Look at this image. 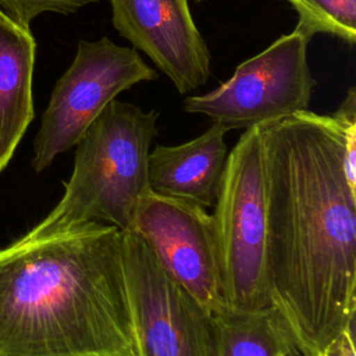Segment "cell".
<instances>
[{"mask_svg":"<svg viewBox=\"0 0 356 356\" xmlns=\"http://www.w3.org/2000/svg\"><path fill=\"white\" fill-rule=\"evenodd\" d=\"M213 218L227 306L246 312L274 307L268 281V179L260 127L245 129L228 153Z\"/></svg>","mask_w":356,"mask_h":356,"instance_id":"4","label":"cell"},{"mask_svg":"<svg viewBox=\"0 0 356 356\" xmlns=\"http://www.w3.org/2000/svg\"><path fill=\"white\" fill-rule=\"evenodd\" d=\"M309 39L282 35L266 50L241 63L232 76L206 95L189 96L184 107L213 124L249 129L307 110L316 81L307 64Z\"/></svg>","mask_w":356,"mask_h":356,"instance_id":"7","label":"cell"},{"mask_svg":"<svg viewBox=\"0 0 356 356\" xmlns=\"http://www.w3.org/2000/svg\"><path fill=\"white\" fill-rule=\"evenodd\" d=\"M100 0H0V8L17 24L28 26L42 13L72 14Z\"/></svg>","mask_w":356,"mask_h":356,"instance_id":"14","label":"cell"},{"mask_svg":"<svg viewBox=\"0 0 356 356\" xmlns=\"http://www.w3.org/2000/svg\"><path fill=\"white\" fill-rule=\"evenodd\" d=\"M195 1H197V3H199V1H204V0H195Z\"/></svg>","mask_w":356,"mask_h":356,"instance_id":"16","label":"cell"},{"mask_svg":"<svg viewBox=\"0 0 356 356\" xmlns=\"http://www.w3.org/2000/svg\"><path fill=\"white\" fill-rule=\"evenodd\" d=\"M0 356H135L117 227L92 221L0 249Z\"/></svg>","mask_w":356,"mask_h":356,"instance_id":"2","label":"cell"},{"mask_svg":"<svg viewBox=\"0 0 356 356\" xmlns=\"http://www.w3.org/2000/svg\"><path fill=\"white\" fill-rule=\"evenodd\" d=\"M314 356H321V355H314Z\"/></svg>","mask_w":356,"mask_h":356,"instance_id":"17","label":"cell"},{"mask_svg":"<svg viewBox=\"0 0 356 356\" xmlns=\"http://www.w3.org/2000/svg\"><path fill=\"white\" fill-rule=\"evenodd\" d=\"M132 231L145 239L164 271L210 316L227 306L216 224L204 207L150 189L136 206Z\"/></svg>","mask_w":356,"mask_h":356,"instance_id":"8","label":"cell"},{"mask_svg":"<svg viewBox=\"0 0 356 356\" xmlns=\"http://www.w3.org/2000/svg\"><path fill=\"white\" fill-rule=\"evenodd\" d=\"M321 356H356L355 350V320L348 324L320 353Z\"/></svg>","mask_w":356,"mask_h":356,"instance_id":"15","label":"cell"},{"mask_svg":"<svg viewBox=\"0 0 356 356\" xmlns=\"http://www.w3.org/2000/svg\"><path fill=\"white\" fill-rule=\"evenodd\" d=\"M295 356H300V355H295Z\"/></svg>","mask_w":356,"mask_h":356,"instance_id":"18","label":"cell"},{"mask_svg":"<svg viewBox=\"0 0 356 356\" xmlns=\"http://www.w3.org/2000/svg\"><path fill=\"white\" fill-rule=\"evenodd\" d=\"M157 72L134 47L118 46L108 38L79 40L71 65L56 82L40 128L33 140L32 165L36 172L74 147L104 107L120 93Z\"/></svg>","mask_w":356,"mask_h":356,"instance_id":"5","label":"cell"},{"mask_svg":"<svg viewBox=\"0 0 356 356\" xmlns=\"http://www.w3.org/2000/svg\"><path fill=\"white\" fill-rule=\"evenodd\" d=\"M225 134L222 127L213 124L185 143L157 145L147 159L150 189L204 209L214 207L228 157Z\"/></svg>","mask_w":356,"mask_h":356,"instance_id":"10","label":"cell"},{"mask_svg":"<svg viewBox=\"0 0 356 356\" xmlns=\"http://www.w3.org/2000/svg\"><path fill=\"white\" fill-rule=\"evenodd\" d=\"M122 261L135 356H217L213 317L135 231L122 232Z\"/></svg>","mask_w":356,"mask_h":356,"instance_id":"6","label":"cell"},{"mask_svg":"<svg viewBox=\"0 0 356 356\" xmlns=\"http://www.w3.org/2000/svg\"><path fill=\"white\" fill-rule=\"evenodd\" d=\"M36 42L28 26L0 8V171L33 120L32 78Z\"/></svg>","mask_w":356,"mask_h":356,"instance_id":"11","label":"cell"},{"mask_svg":"<svg viewBox=\"0 0 356 356\" xmlns=\"http://www.w3.org/2000/svg\"><path fill=\"white\" fill-rule=\"evenodd\" d=\"M211 317L217 356L302 355L277 307L246 312L225 306Z\"/></svg>","mask_w":356,"mask_h":356,"instance_id":"12","label":"cell"},{"mask_svg":"<svg viewBox=\"0 0 356 356\" xmlns=\"http://www.w3.org/2000/svg\"><path fill=\"white\" fill-rule=\"evenodd\" d=\"M113 26L185 95L210 76V51L188 0H108Z\"/></svg>","mask_w":356,"mask_h":356,"instance_id":"9","label":"cell"},{"mask_svg":"<svg viewBox=\"0 0 356 356\" xmlns=\"http://www.w3.org/2000/svg\"><path fill=\"white\" fill-rule=\"evenodd\" d=\"M260 127L268 179V281L302 356L320 355L356 310V89L331 114Z\"/></svg>","mask_w":356,"mask_h":356,"instance_id":"1","label":"cell"},{"mask_svg":"<svg viewBox=\"0 0 356 356\" xmlns=\"http://www.w3.org/2000/svg\"><path fill=\"white\" fill-rule=\"evenodd\" d=\"M298 13L295 32L312 39L316 33L335 36L349 46L356 42V0H288Z\"/></svg>","mask_w":356,"mask_h":356,"instance_id":"13","label":"cell"},{"mask_svg":"<svg viewBox=\"0 0 356 356\" xmlns=\"http://www.w3.org/2000/svg\"><path fill=\"white\" fill-rule=\"evenodd\" d=\"M157 118L156 110L110 102L75 145L63 197L25 235L42 236L92 221L132 231L136 206L150 191L147 159Z\"/></svg>","mask_w":356,"mask_h":356,"instance_id":"3","label":"cell"}]
</instances>
